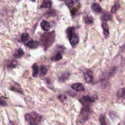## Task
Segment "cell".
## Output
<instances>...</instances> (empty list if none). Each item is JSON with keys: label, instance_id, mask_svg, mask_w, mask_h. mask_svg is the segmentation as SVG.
<instances>
[{"label": "cell", "instance_id": "10", "mask_svg": "<svg viewBox=\"0 0 125 125\" xmlns=\"http://www.w3.org/2000/svg\"><path fill=\"white\" fill-rule=\"evenodd\" d=\"M102 27L103 29V32L105 38H106L109 35V28L108 24L106 23H103L102 24Z\"/></svg>", "mask_w": 125, "mask_h": 125}, {"label": "cell", "instance_id": "14", "mask_svg": "<svg viewBox=\"0 0 125 125\" xmlns=\"http://www.w3.org/2000/svg\"><path fill=\"white\" fill-rule=\"evenodd\" d=\"M92 9L96 13H101L102 12V8L101 6L96 3H93L92 5Z\"/></svg>", "mask_w": 125, "mask_h": 125}, {"label": "cell", "instance_id": "24", "mask_svg": "<svg viewBox=\"0 0 125 125\" xmlns=\"http://www.w3.org/2000/svg\"><path fill=\"white\" fill-rule=\"evenodd\" d=\"M30 36L27 33H23L21 36V40L22 42H25L29 39Z\"/></svg>", "mask_w": 125, "mask_h": 125}, {"label": "cell", "instance_id": "23", "mask_svg": "<svg viewBox=\"0 0 125 125\" xmlns=\"http://www.w3.org/2000/svg\"><path fill=\"white\" fill-rule=\"evenodd\" d=\"M99 121L101 125H107L106 118L104 115H101L99 117Z\"/></svg>", "mask_w": 125, "mask_h": 125}, {"label": "cell", "instance_id": "29", "mask_svg": "<svg viewBox=\"0 0 125 125\" xmlns=\"http://www.w3.org/2000/svg\"><path fill=\"white\" fill-rule=\"evenodd\" d=\"M32 0V1H34L35 0Z\"/></svg>", "mask_w": 125, "mask_h": 125}, {"label": "cell", "instance_id": "4", "mask_svg": "<svg viewBox=\"0 0 125 125\" xmlns=\"http://www.w3.org/2000/svg\"><path fill=\"white\" fill-rule=\"evenodd\" d=\"M84 79L86 83H91L93 81V75L91 70H88L84 73Z\"/></svg>", "mask_w": 125, "mask_h": 125}, {"label": "cell", "instance_id": "9", "mask_svg": "<svg viewBox=\"0 0 125 125\" xmlns=\"http://www.w3.org/2000/svg\"><path fill=\"white\" fill-rule=\"evenodd\" d=\"M24 54V52L21 48L17 49L15 50L13 56L16 58H20Z\"/></svg>", "mask_w": 125, "mask_h": 125}, {"label": "cell", "instance_id": "7", "mask_svg": "<svg viewBox=\"0 0 125 125\" xmlns=\"http://www.w3.org/2000/svg\"><path fill=\"white\" fill-rule=\"evenodd\" d=\"M72 89L77 91H83L84 89L83 85L80 83H75L71 85Z\"/></svg>", "mask_w": 125, "mask_h": 125}, {"label": "cell", "instance_id": "22", "mask_svg": "<svg viewBox=\"0 0 125 125\" xmlns=\"http://www.w3.org/2000/svg\"><path fill=\"white\" fill-rule=\"evenodd\" d=\"M74 32H75L74 27H70L68 28L67 30H66V34H67V36L68 38H69Z\"/></svg>", "mask_w": 125, "mask_h": 125}, {"label": "cell", "instance_id": "21", "mask_svg": "<svg viewBox=\"0 0 125 125\" xmlns=\"http://www.w3.org/2000/svg\"><path fill=\"white\" fill-rule=\"evenodd\" d=\"M120 7V5L118 2L115 3L111 7V12L112 14H114L119 9Z\"/></svg>", "mask_w": 125, "mask_h": 125}, {"label": "cell", "instance_id": "30", "mask_svg": "<svg viewBox=\"0 0 125 125\" xmlns=\"http://www.w3.org/2000/svg\"></svg>", "mask_w": 125, "mask_h": 125}, {"label": "cell", "instance_id": "25", "mask_svg": "<svg viewBox=\"0 0 125 125\" xmlns=\"http://www.w3.org/2000/svg\"><path fill=\"white\" fill-rule=\"evenodd\" d=\"M65 4L68 7L70 8L74 6L75 2L74 0H65Z\"/></svg>", "mask_w": 125, "mask_h": 125}, {"label": "cell", "instance_id": "26", "mask_svg": "<svg viewBox=\"0 0 125 125\" xmlns=\"http://www.w3.org/2000/svg\"><path fill=\"white\" fill-rule=\"evenodd\" d=\"M93 21V18L91 16H86L85 18V23L87 24H90Z\"/></svg>", "mask_w": 125, "mask_h": 125}, {"label": "cell", "instance_id": "17", "mask_svg": "<svg viewBox=\"0 0 125 125\" xmlns=\"http://www.w3.org/2000/svg\"><path fill=\"white\" fill-rule=\"evenodd\" d=\"M84 99L88 102H93L96 101L98 99V97L96 95H94L92 96H85L83 97Z\"/></svg>", "mask_w": 125, "mask_h": 125}, {"label": "cell", "instance_id": "1", "mask_svg": "<svg viewBox=\"0 0 125 125\" xmlns=\"http://www.w3.org/2000/svg\"><path fill=\"white\" fill-rule=\"evenodd\" d=\"M55 39V32L54 31L49 32H45L41 36L40 41L44 50H46L54 43Z\"/></svg>", "mask_w": 125, "mask_h": 125}, {"label": "cell", "instance_id": "19", "mask_svg": "<svg viewBox=\"0 0 125 125\" xmlns=\"http://www.w3.org/2000/svg\"><path fill=\"white\" fill-rule=\"evenodd\" d=\"M62 52L61 51H58L54 56V57L52 58V60L54 61H58L59 60H61L62 59Z\"/></svg>", "mask_w": 125, "mask_h": 125}, {"label": "cell", "instance_id": "31", "mask_svg": "<svg viewBox=\"0 0 125 125\" xmlns=\"http://www.w3.org/2000/svg\"></svg>", "mask_w": 125, "mask_h": 125}, {"label": "cell", "instance_id": "18", "mask_svg": "<svg viewBox=\"0 0 125 125\" xmlns=\"http://www.w3.org/2000/svg\"><path fill=\"white\" fill-rule=\"evenodd\" d=\"M117 96L119 97L125 98V88L119 89L117 92Z\"/></svg>", "mask_w": 125, "mask_h": 125}, {"label": "cell", "instance_id": "28", "mask_svg": "<svg viewBox=\"0 0 125 125\" xmlns=\"http://www.w3.org/2000/svg\"><path fill=\"white\" fill-rule=\"evenodd\" d=\"M7 105L6 102L1 97H0V105L1 106H5Z\"/></svg>", "mask_w": 125, "mask_h": 125}, {"label": "cell", "instance_id": "6", "mask_svg": "<svg viewBox=\"0 0 125 125\" xmlns=\"http://www.w3.org/2000/svg\"><path fill=\"white\" fill-rule=\"evenodd\" d=\"M40 44V42L37 41H31L26 43V45L30 48H36Z\"/></svg>", "mask_w": 125, "mask_h": 125}, {"label": "cell", "instance_id": "11", "mask_svg": "<svg viewBox=\"0 0 125 125\" xmlns=\"http://www.w3.org/2000/svg\"><path fill=\"white\" fill-rule=\"evenodd\" d=\"M9 89L11 90H12V91H16V92H18L19 93H22L23 94V92L21 88V87L20 86V85L18 84V83H16L15 84H14L13 85H11Z\"/></svg>", "mask_w": 125, "mask_h": 125}, {"label": "cell", "instance_id": "13", "mask_svg": "<svg viewBox=\"0 0 125 125\" xmlns=\"http://www.w3.org/2000/svg\"><path fill=\"white\" fill-rule=\"evenodd\" d=\"M49 69V66L47 65H42L41 67V73L40 74V76L43 77L45 76L47 73Z\"/></svg>", "mask_w": 125, "mask_h": 125}, {"label": "cell", "instance_id": "2", "mask_svg": "<svg viewBox=\"0 0 125 125\" xmlns=\"http://www.w3.org/2000/svg\"><path fill=\"white\" fill-rule=\"evenodd\" d=\"M24 117L29 125H38L41 122L42 116L36 112L32 111L31 113H26Z\"/></svg>", "mask_w": 125, "mask_h": 125}, {"label": "cell", "instance_id": "20", "mask_svg": "<svg viewBox=\"0 0 125 125\" xmlns=\"http://www.w3.org/2000/svg\"><path fill=\"white\" fill-rule=\"evenodd\" d=\"M112 18V16L109 13H105L101 17V20L103 21H107L110 20Z\"/></svg>", "mask_w": 125, "mask_h": 125}, {"label": "cell", "instance_id": "12", "mask_svg": "<svg viewBox=\"0 0 125 125\" xmlns=\"http://www.w3.org/2000/svg\"><path fill=\"white\" fill-rule=\"evenodd\" d=\"M52 6V2L49 0H44L41 5L42 8H50Z\"/></svg>", "mask_w": 125, "mask_h": 125}, {"label": "cell", "instance_id": "16", "mask_svg": "<svg viewBox=\"0 0 125 125\" xmlns=\"http://www.w3.org/2000/svg\"><path fill=\"white\" fill-rule=\"evenodd\" d=\"M32 69H33V73L32 75L33 77H36L37 76L38 73H39V67L37 63H35L32 65Z\"/></svg>", "mask_w": 125, "mask_h": 125}, {"label": "cell", "instance_id": "3", "mask_svg": "<svg viewBox=\"0 0 125 125\" xmlns=\"http://www.w3.org/2000/svg\"><path fill=\"white\" fill-rule=\"evenodd\" d=\"M69 42L72 46H74L76 45L79 42V38L78 36L74 33H73L69 38Z\"/></svg>", "mask_w": 125, "mask_h": 125}, {"label": "cell", "instance_id": "32", "mask_svg": "<svg viewBox=\"0 0 125 125\" xmlns=\"http://www.w3.org/2000/svg\"></svg>", "mask_w": 125, "mask_h": 125}, {"label": "cell", "instance_id": "27", "mask_svg": "<svg viewBox=\"0 0 125 125\" xmlns=\"http://www.w3.org/2000/svg\"><path fill=\"white\" fill-rule=\"evenodd\" d=\"M58 99L61 102H63L66 99V97L64 94H60L58 96Z\"/></svg>", "mask_w": 125, "mask_h": 125}, {"label": "cell", "instance_id": "8", "mask_svg": "<svg viewBox=\"0 0 125 125\" xmlns=\"http://www.w3.org/2000/svg\"><path fill=\"white\" fill-rule=\"evenodd\" d=\"M41 26L42 29L46 31H48L50 29V23L45 20H42L41 22Z\"/></svg>", "mask_w": 125, "mask_h": 125}, {"label": "cell", "instance_id": "15", "mask_svg": "<svg viewBox=\"0 0 125 125\" xmlns=\"http://www.w3.org/2000/svg\"><path fill=\"white\" fill-rule=\"evenodd\" d=\"M17 64H18L17 61L16 60H11V61L7 62L6 63V65L8 68H13L17 66Z\"/></svg>", "mask_w": 125, "mask_h": 125}, {"label": "cell", "instance_id": "5", "mask_svg": "<svg viewBox=\"0 0 125 125\" xmlns=\"http://www.w3.org/2000/svg\"><path fill=\"white\" fill-rule=\"evenodd\" d=\"M69 75L70 73L68 72H65L62 73L58 77V81L61 83H63L65 82L68 79Z\"/></svg>", "mask_w": 125, "mask_h": 125}]
</instances>
